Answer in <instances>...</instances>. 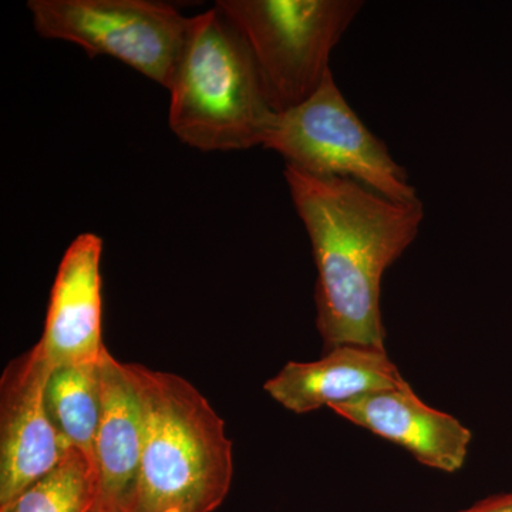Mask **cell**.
Instances as JSON below:
<instances>
[{"instance_id":"14","label":"cell","mask_w":512,"mask_h":512,"mask_svg":"<svg viewBox=\"0 0 512 512\" xmlns=\"http://www.w3.org/2000/svg\"><path fill=\"white\" fill-rule=\"evenodd\" d=\"M456 512H512V494L494 495L473 507Z\"/></svg>"},{"instance_id":"13","label":"cell","mask_w":512,"mask_h":512,"mask_svg":"<svg viewBox=\"0 0 512 512\" xmlns=\"http://www.w3.org/2000/svg\"><path fill=\"white\" fill-rule=\"evenodd\" d=\"M96 471L82 451L70 448L55 470L20 493L0 512H96Z\"/></svg>"},{"instance_id":"10","label":"cell","mask_w":512,"mask_h":512,"mask_svg":"<svg viewBox=\"0 0 512 512\" xmlns=\"http://www.w3.org/2000/svg\"><path fill=\"white\" fill-rule=\"evenodd\" d=\"M101 412L94 471L99 510L124 512L136 484L146 434L143 404L127 363L104 350L99 360Z\"/></svg>"},{"instance_id":"9","label":"cell","mask_w":512,"mask_h":512,"mask_svg":"<svg viewBox=\"0 0 512 512\" xmlns=\"http://www.w3.org/2000/svg\"><path fill=\"white\" fill-rule=\"evenodd\" d=\"M342 419L406 448L423 466L456 473L466 463L471 431L433 409L404 380L399 387L330 407Z\"/></svg>"},{"instance_id":"15","label":"cell","mask_w":512,"mask_h":512,"mask_svg":"<svg viewBox=\"0 0 512 512\" xmlns=\"http://www.w3.org/2000/svg\"><path fill=\"white\" fill-rule=\"evenodd\" d=\"M96 512H103V511L97 510Z\"/></svg>"},{"instance_id":"3","label":"cell","mask_w":512,"mask_h":512,"mask_svg":"<svg viewBox=\"0 0 512 512\" xmlns=\"http://www.w3.org/2000/svg\"><path fill=\"white\" fill-rule=\"evenodd\" d=\"M168 92L170 128L197 150L262 146L275 119L244 37L217 6L192 18Z\"/></svg>"},{"instance_id":"7","label":"cell","mask_w":512,"mask_h":512,"mask_svg":"<svg viewBox=\"0 0 512 512\" xmlns=\"http://www.w3.org/2000/svg\"><path fill=\"white\" fill-rule=\"evenodd\" d=\"M53 367L39 346L13 360L3 373L0 402V507L59 466L70 448L45 406Z\"/></svg>"},{"instance_id":"12","label":"cell","mask_w":512,"mask_h":512,"mask_svg":"<svg viewBox=\"0 0 512 512\" xmlns=\"http://www.w3.org/2000/svg\"><path fill=\"white\" fill-rule=\"evenodd\" d=\"M45 406L67 446L82 451L94 467L101 412L99 363L53 369L46 384Z\"/></svg>"},{"instance_id":"4","label":"cell","mask_w":512,"mask_h":512,"mask_svg":"<svg viewBox=\"0 0 512 512\" xmlns=\"http://www.w3.org/2000/svg\"><path fill=\"white\" fill-rule=\"evenodd\" d=\"M244 37L269 104L284 113L305 103L329 76L333 47L363 8L359 0H220Z\"/></svg>"},{"instance_id":"8","label":"cell","mask_w":512,"mask_h":512,"mask_svg":"<svg viewBox=\"0 0 512 512\" xmlns=\"http://www.w3.org/2000/svg\"><path fill=\"white\" fill-rule=\"evenodd\" d=\"M103 239L80 234L64 252L52 292L45 330L37 342L47 363L64 366L99 363L101 340V274Z\"/></svg>"},{"instance_id":"2","label":"cell","mask_w":512,"mask_h":512,"mask_svg":"<svg viewBox=\"0 0 512 512\" xmlns=\"http://www.w3.org/2000/svg\"><path fill=\"white\" fill-rule=\"evenodd\" d=\"M127 366L143 404L146 434L124 512H214L234 477L224 420L183 377Z\"/></svg>"},{"instance_id":"11","label":"cell","mask_w":512,"mask_h":512,"mask_svg":"<svg viewBox=\"0 0 512 512\" xmlns=\"http://www.w3.org/2000/svg\"><path fill=\"white\" fill-rule=\"evenodd\" d=\"M404 382L386 350L345 345L316 362L286 363L265 390L289 412L306 414L394 389Z\"/></svg>"},{"instance_id":"6","label":"cell","mask_w":512,"mask_h":512,"mask_svg":"<svg viewBox=\"0 0 512 512\" xmlns=\"http://www.w3.org/2000/svg\"><path fill=\"white\" fill-rule=\"evenodd\" d=\"M36 32L110 56L170 90L192 18L148 0H29Z\"/></svg>"},{"instance_id":"1","label":"cell","mask_w":512,"mask_h":512,"mask_svg":"<svg viewBox=\"0 0 512 512\" xmlns=\"http://www.w3.org/2000/svg\"><path fill=\"white\" fill-rule=\"evenodd\" d=\"M284 174L318 269L316 326L325 352L345 345L384 350L383 275L419 234L423 205L289 164Z\"/></svg>"},{"instance_id":"5","label":"cell","mask_w":512,"mask_h":512,"mask_svg":"<svg viewBox=\"0 0 512 512\" xmlns=\"http://www.w3.org/2000/svg\"><path fill=\"white\" fill-rule=\"evenodd\" d=\"M262 147L305 173L348 178L393 201H419L404 168L356 116L332 73L311 99L275 114Z\"/></svg>"}]
</instances>
